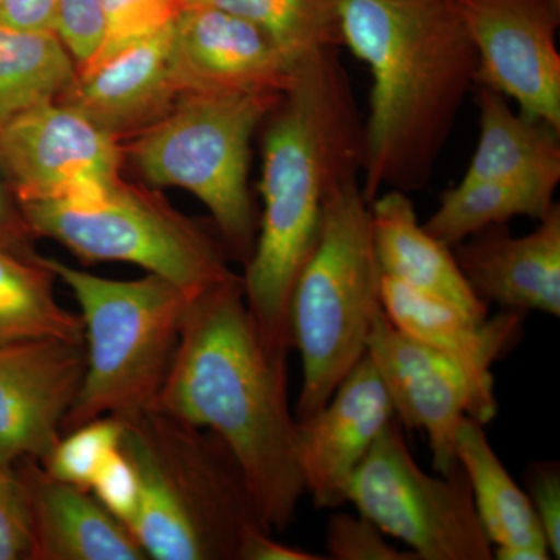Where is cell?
Returning a JSON list of instances; mask_svg holds the SVG:
<instances>
[{
  "instance_id": "5b68a950",
  "label": "cell",
  "mask_w": 560,
  "mask_h": 560,
  "mask_svg": "<svg viewBox=\"0 0 560 560\" xmlns=\"http://www.w3.org/2000/svg\"><path fill=\"white\" fill-rule=\"evenodd\" d=\"M382 308V271L372 242L371 205L360 176L342 180L326 202L318 242L294 283L291 349L302 363L294 418H311L366 353Z\"/></svg>"
},
{
  "instance_id": "277c9868",
  "label": "cell",
  "mask_w": 560,
  "mask_h": 560,
  "mask_svg": "<svg viewBox=\"0 0 560 560\" xmlns=\"http://www.w3.org/2000/svg\"><path fill=\"white\" fill-rule=\"evenodd\" d=\"M116 418L138 480L127 525L150 559L245 560L250 541L272 533L215 434L154 407Z\"/></svg>"
},
{
  "instance_id": "d590c367",
  "label": "cell",
  "mask_w": 560,
  "mask_h": 560,
  "mask_svg": "<svg viewBox=\"0 0 560 560\" xmlns=\"http://www.w3.org/2000/svg\"><path fill=\"white\" fill-rule=\"evenodd\" d=\"M272 533H261L250 541L245 560H323V556L289 547L272 539Z\"/></svg>"
},
{
  "instance_id": "cb8c5ba5",
  "label": "cell",
  "mask_w": 560,
  "mask_h": 560,
  "mask_svg": "<svg viewBox=\"0 0 560 560\" xmlns=\"http://www.w3.org/2000/svg\"><path fill=\"white\" fill-rule=\"evenodd\" d=\"M55 280L40 259L0 248V345L46 337L84 341L80 315L58 302Z\"/></svg>"
},
{
  "instance_id": "ba28073f",
  "label": "cell",
  "mask_w": 560,
  "mask_h": 560,
  "mask_svg": "<svg viewBox=\"0 0 560 560\" xmlns=\"http://www.w3.org/2000/svg\"><path fill=\"white\" fill-rule=\"evenodd\" d=\"M36 238H50L84 264L127 261L167 279L191 301L234 278L226 246L151 190L117 180L72 200L20 205Z\"/></svg>"
},
{
  "instance_id": "d6986e66",
  "label": "cell",
  "mask_w": 560,
  "mask_h": 560,
  "mask_svg": "<svg viewBox=\"0 0 560 560\" xmlns=\"http://www.w3.org/2000/svg\"><path fill=\"white\" fill-rule=\"evenodd\" d=\"M14 470L31 510L32 560L150 559L132 530L91 490L51 477L39 460H21Z\"/></svg>"
},
{
  "instance_id": "7402d4cb",
  "label": "cell",
  "mask_w": 560,
  "mask_h": 560,
  "mask_svg": "<svg viewBox=\"0 0 560 560\" xmlns=\"http://www.w3.org/2000/svg\"><path fill=\"white\" fill-rule=\"evenodd\" d=\"M455 455L469 481L475 510L493 547V559H551L528 495L493 452L485 425L470 418L460 420Z\"/></svg>"
},
{
  "instance_id": "2e32d148",
  "label": "cell",
  "mask_w": 560,
  "mask_h": 560,
  "mask_svg": "<svg viewBox=\"0 0 560 560\" xmlns=\"http://www.w3.org/2000/svg\"><path fill=\"white\" fill-rule=\"evenodd\" d=\"M475 296L500 311L560 316V206L529 234L514 237L493 224L453 246Z\"/></svg>"
},
{
  "instance_id": "ffe728a7",
  "label": "cell",
  "mask_w": 560,
  "mask_h": 560,
  "mask_svg": "<svg viewBox=\"0 0 560 560\" xmlns=\"http://www.w3.org/2000/svg\"><path fill=\"white\" fill-rule=\"evenodd\" d=\"M371 228L383 276L448 302L471 318H488V305L475 296L451 246L419 223L410 195L382 191L371 201Z\"/></svg>"
},
{
  "instance_id": "44dd1931",
  "label": "cell",
  "mask_w": 560,
  "mask_h": 560,
  "mask_svg": "<svg viewBox=\"0 0 560 560\" xmlns=\"http://www.w3.org/2000/svg\"><path fill=\"white\" fill-rule=\"evenodd\" d=\"M477 88V149L460 180H500L555 197L560 183V128L511 108L500 92Z\"/></svg>"
},
{
  "instance_id": "7a4b0ae2",
  "label": "cell",
  "mask_w": 560,
  "mask_h": 560,
  "mask_svg": "<svg viewBox=\"0 0 560 560\" xmlns=\"http://www.w3.org/2000/svg\"><path fill=\"white\" fill-rule=\"evenodd\" d=\"M261 127V213L243 291L264 340L289 353L291 293L318 242L324 208L363 164V119L337 49L293 66Z\"/></svg>"
},
{
  "instance_id": "4316f807",
  "label": "cell",
  "mask_w": 560,
  "mask_h": 560,
  "mask_svg": "<svg viewBox=\"0 0 560 560\" xmlns=\"http://www.w3.org/2000/svg\"><path fill=\"white\" fill-rule=\"evenodd\" d=\"M121 423L116 416L95 419L62 434L40 466L51 477L77 488L91 490L103 464L119 447Z\"/></svg>"
},
{
  "instance_id": "f1b7e54d",
  "label": "cell",
  "mask_w": 560,
  "mask_h": 560,
  "mask_svg": "<svg viewBox=\"0 0 560 560\" xmlns=\"http://www.w3.org/2000/svg\"><path fill=\"white\" fill-rule=\"evenodd\" d=\"M327 559L334 560H418L386 539L377 526L361 514L338 512L326 529Z\"/></svg>"
},
{
  "instance_id": "3957f363",
  "label": "cell",
  "mask_w": 560,
  "mask_h": 560,
  "mask_svg": "<svg viewBox=\"0 0 560 560\" xmlns=\"http://www.w3.org/2000/svg\"><path fill=\"white\" fill-rule=\"evenodd\" d=\"M342 46L370 69L361 190L423 189L477 83L458 0H341Z\"/></svg>"
},
{
  "instance_id": "603a6c76",
  "label": "cell",
  "mask_w": 560,
  "mask_h": 560,
  "mask_svg": "<svg viewBox=\"0 0 560 560\" xmlns=\"http://www.w3.org/2000/svg\"><path fill=\"white\" fill-rule=\"evenodd\" d=\"M77 73L57 32L0 22V130L27 110L60 101Z\"/></svg>"
},
{
  "instance_id": "4dcf8cb0",
  "label": "cell",
  "mask_w": 560,
  "mask_h": 560,
  "mask_svg": "<svg viewBox=\"0 0 560 560\" xmlns=\"http://www.w3.org/2000/svg\"><path fill=\"white\" fill-rule=\"evenodd\" d=\"M55 32L68 47L77 69L84 68L102 44V0H60Z\"/></svg>"
},
{
  "instance_id": "f546056e",
  "label": "cell",
  "mask_w": 560,
  "mask_h": 560,
  "mask_svg": "<svg viewBox=\"0 0 560 560\" xmlns=\"http://www.w3.org/2000/svg\"><path fill=\"white\" fill-rule=\"evenodd\" d=\"M33 530L24 482L0 466V560H32Z\"/></svg>"
},
{
  "instance_id": "52a82bcc",
  "label": "cell",
  "mask_w": 560,
  "mask_h": 560,
  "mask_svg": "<svg viewBox=\"0 0 560 560\" xmlns=\"http://www.w3.org/2000/svg\"><path fill=\"white\" fill-rule=\"evenodd\" d=\"M282 94L183 92L127 149L151 187H179L208 208L228 254L248 264L259 219L249 194L250 140Z\"/></svg>"
},
{
  "instance_id": "74e56055",
  "label": "cell",
  "mask_w": 560,
  "mask_h": 560,
  "mask_svg": "<svg viewBox=\"0 0 560 560\" xmlns=\"http://www.w3.org/2000/svg\"><path fill=\"white\" fill-rule=\"evenodd\" d=\"M0 5H2V0H0Z\"/></svg>"
},
{
  "instance_id": "83f0119b",
  "label": "cell",
  "mask_w": 560,
  "mask_h": 560,
  "mask_svg": "<svg viewBox=\"0 0 560 560\" xmlns=\"http://www.w3.org/2000/svg\"><path fill=\"white\" fill-rule=\"evenodd\" d=\"M183 10L178 0H102L103 38L94 58L84 68L168 27Z\"/></svg>"
},
{
  "instance_id": "4fadbf2b",
  "label": "cell",
  "mask_w": 560,
  "mask_h": 560,
  "mask_svg": "<svg viewBox=\"0 0 560 560\" xmlns=\"http://www.w3.org/2000/svg\"><path fill=\"white\" fill-rule=\"evenodd\" d=\"M84 372V341L46 337L0 345V466L40 463L54 451Z\"/></svg>"
},
{
  "instance_id": "7c38bea8",
  "label": "cell",
  "mask_w": 560,
  "mask_h": 560,
  "mask_svg": "<svg viewBox=\"0 0 560 560\" xmlns=\"http://www.w3.org/2000/svg\"><path fill=\"white\" fill-rule=\"evenodd\" d=\"M366 353L381 374L400 425L423 431L433 469L448 474L458 464L455 444L460 420L470 418L488 425L499 407L482 399L455 361L412 340L383 311L372 324Z\"/></svg>"
},
{
  "instance_id": "8992f818",
  "label": "cell",
  "mask_w": 560,
  "mask_h": 560,
  "mask_svg": "<svg viewBox=\"0 0 560 560\" xmlns=\"http://www.w3.org/2000/svg\"><path fill=\"white\" fill-rule=\"evenodd\" d=\"M40 264L72 291L83 323L86 372L62 434L106 416L149 410L167 377L190 298L161 276L102 278L55 257Z\"/></svg>"
},
{
  "instance_id": "d4e9b609",
  "label": "cell",
  "mask_w": 560,
  "mask_h": 560,
  "mask_svg": "<svg viewBox=\"0 0 560 560\" xmlns=\"http://www.w3.org/2000/svg\"><path fill=\"white\" fill-rule=\"evenodd\" d=\"M555 205L551 195L518 184L459 180L441 195L440 206L423 228L453 248L493 224H508L517 217L541 220Z\"/></svg>"
},
{
  "instance_id": "8fae6325",
  "label": "cell",
  "mask_w": 560,
  "mask_h": 560,
  "mask_svg": "<svg viewBox=\"0 0 560 560\" xmlns=\"http://www.w3.org/2000/svg\"><path fill=\"white\" fill-rule=\"evenodd\" d=\"M477 83L560 128V0H458Z\"/></svg>"
},
{
  "instance_id": "9a60e30c",
  "label": "cell",
  "mask_w": 560,
  "mask_h": 560,
  "mask_svg": "<svg viewBox=\"0 0 560 560\" xmlns=\"http://www.w3.org/2000/svg\"><path fill=\"white\" fill-rule=\"evenodd\" d=\"M172 58L180 94H283L293 79V68L267 33L208 3L180 10Z\"/></svg>"
},
{
  "instance_id": "d6a6232c",
  "label": "cell",
  "mask_w": 560,
  "mask_h": 560,
  "mask_svg": "<svg viewBox=\"0 0 560 560\" xmlns=\"http://www.w3.org/2000/svg\"><path fill=\"white\" fill-rule=\"evenodd\" d=\"M91 492L125 525L130 522L138 503V480L130 460L119 447L103 464L92 482Z\"/></svg>"
},
{
  "instance_id": "484cf974",
  "label": "cell",
  "mask_w": 560,
  "mask_h": 560,
  "mask_svg": "<svg viewBox=\"0 0 560 560\" xmlns=\"http://www.w3.org/2000/svg\"><path fill=\"white\" fill-rule=\"evenodd\" d=\"M241 16L270 36L291 68L315 51L340 49L341 0H191ZM190 2V3H191Z\"/></svg>"
},
{
  "instance_id": "9c48e42d",
  "label": "cell",
  "mask_w": 560,
  "mask_h": 560,
  "mask_svg": "<svg viewBox=\"0 0 560 560\" xmlns=\"http://www.w3.org/2000/svg\"><path fill=\"white\" fill-rule=\"evenodd\" d=\"M438 475L416 463L394 419L353 475L348 503L418 560H492L463 467Z\"/></svg>"
},
{
  "instance_id": "e0dca14e",
  "label": "cell",
  "mask_w": 560,
  "mask_h": 560,
  "mask_svg": "<svg viewBox=\"0 0 560 560\" xmlns=\"http://www.w3.org/2000/svg\"><path fill=\"white\" fill-rule=\"evenodd\" d=\"M173 24L79 70L58 102L80 110L117 139L139 135L160 121L180 95L173 70Z\"/></svg>"
},
{
  "instance_id": "836d02e7",
  "label": "cell",
  "mask_w": 560,
  "mask_h": 560,
  "mask_svg": "<svg viewBox=\"0 0 560 560\" xmlns=\"http://www.w3.org/2000/svg\"><path fill=\"white\" fill-rule=\"evenodd\" d=\"M35 234L22 215L16 198L0 171V248L9 250L21 259L39 261L35 249Z\"/></svg>"
},
{
  "instance_id": "1f68e13d",
  "label": "cell",
  "mask_w": 560,
  "mask_h": 560,
  "mask_svg": "<svg viewBox=\"0 0 560 560\" xmlns=\"http://www.w3.org/2000/svg\"><path fill=\"white\" fill-rule=\"evenodd\" d=\"M525 492L551 558H560V467L558 460H536L526 467Z\"/></svg>"
},
{
  "instance_id": "30bf717a",
  "label": "cell",
  "mask_w": 560,
  "mask_h": 560,
  "mask_svg": "<svg viewBox=\"0 0 560 560\" xmlns=\"http://www.w3.org/2000/svg\"><path fill=\"white\" fill-rule=\"evenodd\" d=\"M119 139L61 102L21 114L0 130V171L18 205L72 200L120 179Z\"/></svg>"
},
{
  "instance_id": "8d00e7d4",
  "label": "cell",
  "mask_w": 560,
  "mask_h": 560,
  "mask_svg": "<svg viewBox=\"0 0 560 560\" xmlns=\"http://www.w3.org/2000/svg\"><path fill=\"white\" fill-rule=\"evenodd\" d=\"M178 2L180 3V7H186V5H189V3L191 2V0H178Z\"/></svg>"
},
{
  "instance_id": "e575fe53",
  "label": "cell",
  "mask_w": 560,
  "mask_h": 560,
  "mask_svg": "<svg viewBox=\"0 0 560 560\" xmlns=\"http://www.w3.org/2000/svg\"><path fill=\"white\" fill-rule=\"evenodd\" d=\"M60 0H2L0 22L24 31H55Z\"/></svg>"
},
{
  "instance_id": "5bb4252c",
  "label": "cell",
  "mask_w": 560,
  "mask_h": 560,
  "mask_svg": "<svg viewBox=\"0 0 560 560\" xmlns=\"http://www.w3.org/2000/svg\"><path fill=\"white\" fill-rule=\"evenodd\" d=\"M394 419L388 390L364 353L329 401L298 420V466L315 508L337 510L348 503L353 475Z\"/></svg>"
},
{
  "instance_id": "6da1fadb",
  "label": "cell",
  "mask_w": 560,
  "mask_h": 560,
  "mask_svg": "<svg viewBox=\"0 0 560 560\" xmlns=\"http://www.w3.org/2000/svg\"><path fill=\"white\" fill-rule=\"evenodd\" d=\"M287 353L261 337L242 276L190 302L154 408L209 430L230 448L268 528L285 533L305 495Z\"/></svg>"
},
{
  "instance_id": "ac0fdd59",
  "label": "cell",
  "mask_w": 560,
  "mask_h": 560,
  "mask_svg": "<svg viewBox=\"0 0 560 560\" xmlns=\"http://www.w3.org/2000/svg\"><path fill=\"white\" fill-rule=\"evenodd\" d=\"M382 308L394 327L455 361L482 399L499 407L492 366L517 345L526 315L500 311L478 320L448 302L383 275Z\"/></svg>"
}]
</instances>
